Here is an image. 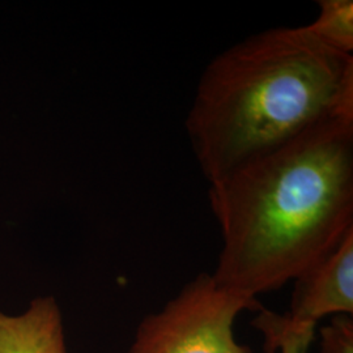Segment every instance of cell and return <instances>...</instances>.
<instances>
[{
    "instance_id": "obj_1",
    "label": "cell",
    "mask_w": 353,
    "mask_h": 353,
    "mask_svg": "<svg viewBox=\"0 0 353 353\" xmlns=\"http://www.w3.org/2000/svg\"><path fill=\"white\" fill-rule=\"evenodd\" d=\"M208 199L223 240L216 283L254 299L280 290L353 229V117L241 165Z\"/></svg>"
},
{
    "instance_id": "obj_2",
    "label": "cell",
    "mask_w": 353,
    "mask_h": 353,
    "mask_svg": "<svg viewBox=\"0 0 353 353\" xmlns=\"http://www.w3.org/2000/svg\"><path fill=\"white\" fill-rule=\"evenodd\" d=\"M351 117L353 55L305 26H281L214 57L199 79L186 130L211 183L314 127Z\"/></svg>"
},
{
    "instance_id": "obj_3",
    "label": "cell",
    "mask_w": 353,
    "mask_h": 353,
    "mask_svg": "<svg viewBox=\"0 0 353 353\" xmlns=\"http://www.w3.org/2000/svg\"><path fill=\"white\" fill-rule=\"evenodd\" d=\"M261 309L256 299L199 274L141 321L128 353H252L236 341L233 326L242 312Z\"/></svg>"
},
{
    "instance_id": "obj_4",
    "label": "cell",
    "mask_w": 353,
    "mask_h": 353,
    "mask_svg": "<svg viewBox=\"0 0 353 353\" xmlns=\"http://www.w3.org/2000/svg\"><path fill=\"white\" fill-rule=\"evenodd\" d=\"M330 314H353V229L294 279L290 312L285 316L293 323L316 326Z\"/></svg>"
},
{
    "instance_id": "obj_5",
    "label": "cell",
    "mask_w": 353,
    "mask_h": 353,
    "mask_svg": "<svg viewBox=\"0 0 353 353\" xmlns=\"http://www.w3.org/2000/svg\"><path fill=\"white\" fill-rule=\"evenodd\" d=\"M0 353H67L62 314L52 297L33 300L23 316L0 312Z\"/></svg>"
},
{
    "instance_id": "obj_6",
    "label": "cell",
    "mask_w": 353,
    "mask_h": 353,
    "mask_svg": "<svg viewBox=\"0 0 353 353\" xmlns=\"http://www.w3.org/2000/svg\"><path fill=\"white\" fill-rule=\"evenodd\" d=\"M319 13L305 29L334 50L353 55L352 0H318Z\"/></svg>"
},
{
    "instance_id": "obj_7",
    "label": "cell",
    "mask_w": 353,
    "mask_h": 353,
    "mask_svg": "<svg viewBox=\"0 0 353 353\" xmlns=\"http://www.w3.org/2000/svg\"><path fill=\"white\" fill-rule=\"evenodd\" d=\"M252 326L265 336V353H307L316 335V325L293 323L285 316L261 309Z\"/></svg>"
},
{
    "instance_id": "obj_8",
    "label": "cell",
    "mask_w": 353,
    "mask_h": 353,
    "mask_svg": "<svg viewBox=\"0 0 353 353\" xmlns=\"http://www.w3.org/2000/svg\"><path fill=\"white\" fill-rule=\"evenodd\" d=\"M319 353H353L352 316H335L321 328Z\"/></svg>"
}]
</instances>
